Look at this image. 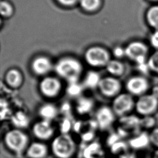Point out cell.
Wrapping results in <instances>:
<instances>
[{"label":"cell","mask_w":158,"mask_h":158,"mask_svg":"<svg viewBox=\"0 0 158 158\" xmlns=\"http://www.w3.org/2000/svg\"><path fill=\"white\" fill-rule=\"evenodd\" d=\"M149 142V135L143 132L131 138L129 141V145L133 149H140L147 146Z\"/></svg>","instance_id":"d6986e66"},{"label":"cell","mask_w":158,"mask_h":158,"mask_svg":"<svg viewBox=\"0 0 158 158\" xmlns=\"http://www.w3.org/2000/svg\"><path fill=\"white\" fill-rule=\"evenodd\" d=\"M32 131L36 138L41 140H48L52 136L54 130L50 121L42 119L33 125Z\"/></svg>","instance_id":"30bf717a"},{"label":"cell","mask_w":158,"mask_h":158,"mask_svg":"<svg viewBox=\"0 0 158 158\" xmlns=\"http://www.w3.org/2000/svg\"><path fill=\"white\" fill-rule=\"evenodd\" d=\"M114 54L117 57H120L122 56H123V54H124V52H125L122 48H116L115 49H114Z\"/></svg>","instance_id":"836d02e7"},{"label":"cell","mask_w":158,"mask_h":158,"mask_svg":"<svg viewBox=\"0 0 158 158\" xmlns=\"http://www.w3.org/2000/svg\"><path fill=\"white\" fill-rule=\"evenodd\" d=\"M126 158H133V157H132V156H128V157H126Z\"/></svg>","instance_id":"74e56055"},{"label":"cell","mask_w":158,"mask_h":158,"mask_svg":"<svg viewBox=\"0 0 158 158\" xmlns=\"http://www.w3.org/2000/svg\"><path fill=\"white\" fill-rule=\"evenodd\" d=\"M153 1H155V0H153Z\"/></svg>","instance_id":"f35d334b"},{"label":"cell","mask_w":158,"mask_h":158,"mask_svg":"<svg viewBox=\"0 0 158 158\" xmlns=\"http://www.w3.org/2000/svg\"><path fill=\"white\" fill-rule=\"evenodd\" d=\"M82 91V86L78 82L69 83L67 92L71 96H77L80 94Z\"/></svg>","instance_id":"cb8c5ba5"},{"label":"cell","mask_w":158,"mask_h":158,"mask_svg":"<svg viewBox=\"0 0 158 158\" xmlns=\"http://www.w3.org/2000/svg\"><path fill=\"white\" fill-rule=\"evenodd\" d=\"M148 20L150 25L158 29V6H154L148 12Z\"/></svg>","instance_id":"603a6c76"},{"label":"cell","mask_w":158,"mask_h":158,"mask_svg":"<svg viewBox=\"0 0 158 158\" xmlns=\"http://www.w3.org/2000/svg\"><path fill=\"white\" fill-rule=\"evenodd\" d=\"M70 127H71V124H70V120L67 119L64 120V122L61 124V128H60L62 133H67L68 131L70 130Z\"/></svg>","instance_id":"f546056e"},{"label":"cell","mask_w":158,"mask_h":158,"mask_svg":"<svg viewBox=\"0 0 158 158\" xmlns=\"http://www.w3.org/2000/svg\"><path fill=\"white\" fill-rule=\"evenodd\" d=\"M154 158H158V150H157L154 155Z\"/></svg>","instance_id":"8d00e7d4"},{"label":"cell","mask_w":158,"mask_h":158,"mask_svg":"<svg viewBox=\"0 0 158 158\" xmlns=\"http://www.w3.org/2000/svg\"><path fill=\"white\" fill-rule=\"evenodd\" d=\"M40 116L46 120L50 121L54 118L57 115V109L52 104H44L41 106L38 110Z\"/></svg>","instance_id":"ac0fdd59"},{"label":"cell","mask_w":158,"mask_h":158,"mask_svg":"<svg viewBox=\"0 0 158 158\" xmlns=\"http://www.w3.org/2000/svg\"><path fill=\"white\" fill-rule=\"evenodd\" d=\"M51 150L57 158H70L76 150L75 142L68 133H61L52 141Z\"/></svg>","instance_id":"6da1fadb"},{"label":"cell","mask_w":158,"mask_h":158,"mask_svg":"<svg viewBox=\"0 0 158 158\" xmlns=\"http://www.w3.org/2000/svg\"><path fill=\"white\" fill-rule=\"evenodd\" d=\"M98 88L103 96L107 98H115L120 94L122 85L117 78L107 77L101 79Z\"/></svg>","instance_id":"8992f818"},{"label":"cell","mask_w":158,"mask_h":158,"mask_svg":"<svg viewBox=\"0 0 158 158\" xmlns=\"http://www.w3.org/2000/svg\"><path fill=\"white\" fill-rule=\"evenodd\" d=\"M99 75L95 72L91 71L87 73L85 80L84 86L89 88H94L98 87L99 83L101 80Z\"/></svg>","instance_id":"44dd1931"},{"label":"cell","mask_w":158,"mask_h":158,"mask_svg":"<svg viewBox=\"0 0 158 158\" xmlns=\"http://www.w3.org/2000/svg\"><path fill=\"white\" fill-rule=\"evenodd\" d=\"M47 146L41 142H33L30 144L26 149V155L28 158H45L48 154Z\"/></svg>","instance_id":"4fadbf2b"},{"label":"cell","mask_w":158,"mask_h":158,"mask_svg":"<svg viewBox=\"0 0 158 158\" xmlns=\"http://www.w3.org/2000/svg\"><path fill=\"white\" fill-rule=\"evenodd\" d=\"M51 69L50 61L46 57L36 58L32 63V69L35 73L38 75L46 74Z\"/></svg>","instance_id":"9a60e30c"},{"label":"cell","mask_w":158,"mask_h":158,"mask_svg":"<svg viewBox=\"0 0 158 158\" xmlns=\"http://www.w3.org/2000/svg\"><path fill=\"white\" fill-rule=\"evenodd\" d=\"M5 81L9 87L16 89L21 86L23 78L19 70L11 69L7 72L5 76Z\"/></svg>","instance_id":"2e32d148"},{"label":"cell","mask_w":158,"mask_h":158,"mask_svg":"<svg viewBox=\"0 0 158 158\" xmlns=\"http://www.w3.org/2000/svg\"><path fill=\"white\" fill-rule=\"evenodd\" d=\"M4 141L6 147L17 154H21L27 149L28 136L20 129L10 130L4 135Z\"/></svg>","instance_id":"3957f363"},{"label":"cell","mask_w":158,"mask_h":158,"mask_svg":"<svg viewBox=\"0 0 158 158\" xmlns=\"http://www.w3.org/2000/svg\"><path fill=\"white\" fill-rule=\"evenodd\" d=\"M158 98L152 94L140 96L135 103L136 110L139 114L147 116L152 114L157 108Z\"/></svg>","instance_id":"52a82bcc"},{"label":"cell","mask_w":158,"mask_h":158,"mask_svg":"<svg viewBox=\"0 0 158 158\" xmlns=\"http://www.w3.org/2000/svg\"><path fill=\"white\" fill-rule=\"evenodd\" d=\"M39 89L43 96L48 98H53L57 96L60 93L62 85L57 78L52 77H47L40 81Z\"/></svg>","instance_id":"5b68a950"},{"label":"cell","mask_w":158,"mask_h":158,"mask_svg":"<svg viewBox=\"0 0 158 158\" xmlns=\"http://www.w3.org/2000/svg\"><path fill=\"white\" fill-rule=\"evenodd\" d=\"M83 156L84 158H103L104 151L100 143L93 142L84 149Z\"/></svg>","instance_id":"5bb4252c"},{"label":"cell","mask_w":158,"mask_h":158,"mask_svg":"<svg viewBox=\"0 0 158 158\" xmlns=\"http://www.w3.org/2000/svg\"><path fill=\"white\" fill-rule=\"evenodd\" d=\"M152 94L158 98V86H155L152 91Z\"/></svg>","instance_id":"d590c367"},{"label":"cell","mask_w":158,"mask_h":158,"mask_svg":"<svg viewBox=\"0 0 158 158\" xmlns=\"http://www.w3.org/2000/svg\"><path fill=\"white\" fill-rule=\"evenodd\" d=\"M143 120L140 121V124L145 127H150L154 123V119L150 117H146Z\"/></svg>","instance_id":"f1b7e54d"},{"label":"cell","mask_w":158,"mask_h":158,"mask_svg":"<svg viewBox=\"0 0 158 158\" xmlns=\"http://www.w3.org/2000/svg\"><path fill=\"white\" fill-rule=\"evenodd\" d=\"M11 122L15 127L20 129L27 127L30 123V119L25 112L18 111L12 115Z\"/></svg>","instance_id":"ffe728a7"},{"label":"cell","mask_w":158,"mask_h":158,"mask_svg":"<svg viewBox=\"0 0 158 158\" xmlns=\"http://www.w3.org/2000/svg\"><path fill=\"white\" fill-rule=\"evenodd\" d=\"M125 52L128 57L135 60L138 64L144 62L147 48L144 44L141 43L134 42L128 46Z\"/></svg>","instance_id":"7c38bea8"},{"label":"cell","mask_w":158,"mask_h":158,"mask_svg":"<svg viewBox=\"0 0 158 158\" xmlns=\"http://www.w3.org/2000/svg\"><path fill=\"white\" fill-rule=\"evenodd\" d=\"M1 13L3 15H8L11 13V7L6 2H1Z\"/></svg>","instance_id":"4316f807"},{"label":"cell","mask_w":158,"mask_h":158,"mask_svg":"<svg viewBox=\"0 0 158 158\" xmlns=\"http://www.w3.org/2000/svg\"><path fill=\"white\" fill-rule=\"evenodd\" d=\"M150 41L154 47L158 48V30L152 34L150 38Z\"/></svg>","instance_id":"1f68e13d"},{"label":"cell","mask_w":158,"mask_h":158,"mask_svg":"<svg viewBox=\"0 0 158 158\" xmlns=\"http://www.w3.org/2000/svg\"><path fill=\"white\" fill-rule=\"evenodd\" d=\"M87 62L94 67L106 65L109 62V56L106 51L99 48L89 49L85 56Z\"/></svg>","instance_id":"9c48e42d"},{"label":"cell","mask_w":158,"mask_h":158,"mask_svg":"<svg viewBox=\"0 0 158 158\" xmlns=\"http://www.w3.org/2000/svg\"><path fill=\"white\" fill-rule=\"evenodd\" d=\"M8 112V108H7V104L5 101H4L2 99H1V119L3 118V117H5Z\"/></svg>","instance_id":"d6a6232c"},{"label":"cell","mask_w":158,"mask_h":158,"mask_svg":"<svg viewBox=\"0 0 158 158\" xmlns=\"http://www.w3.org/2000/svg\"><path fill=\"white\" fill-rule=\"evenodd\" d=\"M94 104L93 99L88 97H80L77 101L75 109L78 114L85 115L91 111L94 107Z\"/></svg>","instance_id":"e0dca14e"},{"label":"cell","mask_w":158,"mask_h":158,"mask_svg":"<svg viewBox=\"0 0 158 158\" xmlns=\"http://www.w3.org/2000/svg\"><path fill=\"white\" fill-rule=\"evenodd\" d=\"M148 88V81L142 77H133L128 80L126 88L129 94L132 95H141Z\"/></svg>","instance_id":"8fae6325"},{"label":"cell","mask_w":158,"mask_h":158,"mask_svg":"<svg viewBox=\"0 0 158 158\" xmlns=\"http://www.w3.org/2000/svg\"><path fill=\"white\" fill-rule=\"evenodd\" d=\"M148 65L149 69L158 72V52H155L150 57L148 62Z\"/></svg>","instance_id":"484cf974"},{"label":"cell","mask_w":158,"mask_h":158,"mask_svg":"<svg viewBox=\"0 0 158 158\" xmlns=\"http://www.w3.org/2000/svg\"><path fill=\"white\" fill-rule=\"evenodd\" d=\"M57 73L65 79L69 83L78 82L81 72V66L76 60L64 59L58 62L55 67Z\"/></svg>","instance_id":"7a4b0ae2"},{"label":"cell","mask_w":158,"mask_h":158,"mask_svg":"<svg viewBox=\"0 0 158 158\" xmlns=\"http://www.w3.org/2000/svg\"><path fill=\"white\" fill-rule=\"evenodd\" d=\"M61 3L64 4H66V5H69V4H73L75 0H59Z\"/></svg>","instance_id":"e575fe53"},{"label":"cell","mask_w":158,"mask_h":158,"mask_svg":"<svg viewBox=\"0 0 158 158\" xmlns=\"http://www.w3.org/2000/svg\"><path fill=\"white\" fill-rule=\"evenodd\" d=\"M115 115L112 108L106 106L101 107L96 114V122L98 127L102 130L107 129L113 123Z\"/></svg>","instance_id":"ba28073f"},{"label":"cell","mask_w":158,"mask_h":158,"mask_svg":"<svg viewBox=\"0 0 158 158\" xmlns=\"http://www.w3.org/2000/svg\"><path fill=\"white\" fill-rule=\"evenodd\" d=\"M99 2V0H80L81 6L88 10L95 9L98 6Z\"/></svg>","instance_id":"d4e9b609"},{"label":"cell","mask_w":158,"mask_h":158,"mask_svg":"<svg viewBox=\"0 0 158 158\" xmlns=\"http://www.w3.org/2000/svg\"><path fill=\"white\" fill-rule=\"evenodd\" d=\"M134 105L131 94L120 93L114 98L112 109L116 115L123 117L133 109Z\"/></svg>","instance_id":"277c9868"},{"label":"cell","mask_w":158,"mask_h":158,"mask_svg":"<svg viewBox=\"0 0 158 158\" xmlns=\"http://www.w3.org/2000/svg\"><path fill=\"white\" fill-rule=\"evenodd\" d=\"M106 68L110 74L115 76H120L123 72V65L117 60L109 61L106 65Z\"/></svg>","instance_id":"7402d4cb"},{"label":"cell","mask_w":158,"mask_h":158,"mask_svg":"<svg viewBox=\"0 0 158 158\" xmlns=\"http://www.w3.org/2000/svg\"><path fill=\"white\" fill-rule=\"evenodd\" d=\"M149 135L150 142L154 145L158 147V128L154 129Z\"/></svg>","instance_id":"83f0119b"},{"label":"cell","mask_w":158,"mask_h":158,"mask_svg":"<svg viewBox=\"0 0 158 158\" xmlns=\"http://www.w3.org/2000/svg\"><path fill=\"white\" fill-rule=\"evenodd\" d=\"M125 144L124 143L116 142L115 143L112 145V149L114 152H117L123 149H125Z\"/></svg>","instance_id":"4dcf8cb0"}]
</instances>
